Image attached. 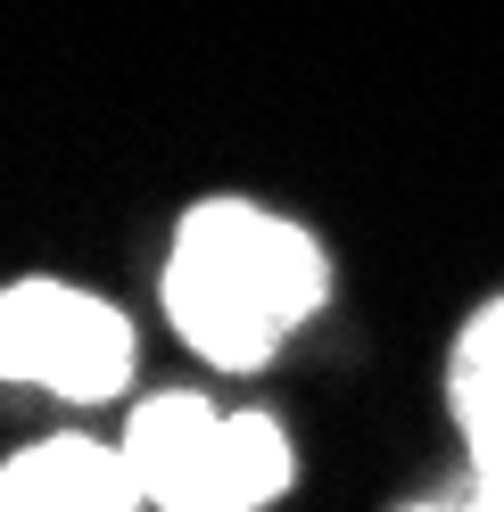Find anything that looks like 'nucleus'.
Returning a JSON list of instances; mask_svg holds the SVG:
<instances>
[{"label": "nucleus", "instance_id": "f257e3e1", "mask_svg": "<svg viewBox=\"0 0 504 512\" xmlns=\"http://www.w3.org/2000/svg\"><path fill=\"white\" fill-rule=\"evenodd\" d=\"M323 298H331V256L314 248L306 223L248 199H207L174 223L166 314L207 364L224 372L273 364V347L298 323H314Z\"/></svg>", "mask_w": 504, "mask_h": 512}, {"label": "nucleus", "instance_id": "f03ea898", "mask_svg": "<svg viewBox=\"0 0 504 512\" xmlns=\"http://www.w3.org/2000/svg\"><path fill=\"white\" fill-rule=\"evenodd\" d=\"M124 463L157 512H265L290 488V438L265 413H224L207 397H141L124 422Z\"/></svg>", "mask_w": 504, "mask_h": 512}, {"label": "nucleus", "instance_id": "7ed1b4c3", "mask_svg": "<svg viewBox=\"0 0 504 512\" xmlns=\"http://www.w3.org/2000/svg\"><path fill=\"white\" fill-rule=\"evenodd\" d=\"M0 372L67 405H108L133 389V323L75 281H9L0 298Z\"/></svg>", "mask_w": 504, "mask_h": 512}, {"label": "nucleus", "instance_id": "20e7f679", "mask_svg": "<svg viewBox=\"0 0 504 512\" xmlns=\"http://www.w3.org/2000/svg\"><path fill=\"white\" fill-rule=\"evenodd\" d=\"M149 488L133 479L124 446L100 438H42L0 479V512H141Z\"/></svg>", "mask_w": 504, "mask_h": 512}, {"label": "nucleus", "instance_id": "39448f33", "mask_svg": "<svg viewBox=\"0 0 504 512\" xmlns=\"http://www.w3.org/2000/svg\"><path fill=\"white\" fill-rule=\"evenodd\" d=\"M447 397H455V413H488V405H504V298H488V306L455 331Z\"/></svg>", "mask_w": 504, "mask_h": 512}, {"label": "nucleus", "instance_id": "423d86ee", "mask_svg": "<svg viewBox=\"0 0 504 512\" xmlns=\"http://www.w3.org/2000/svg\"><path fill=\"white\" fill-rule=\"evenodd\" d=\"M463 446H471V479H496L504 488V405L463 413Z\"/></svg>", "mask_w": 504, "mask_h": 512}, {"label": "nucleus", "instance_id": "0eeeda50", "mask_svg": "<svg viewBox=\"0 0 504 512\" xmlns=\"http://www.w3.org/2000/svg\"><path fill=\"white\" fill-rule=\"evenodd\" d=\"M405 512H463V504H405Z\"/></svg>", "mask_w": 504, "mask_h": 512}]
</instances>
